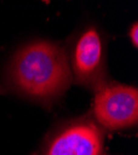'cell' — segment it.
<instances>
[{"label":"cell","mask_w":138,"mask_h":155,"mask_svg":"<svg viewBox=\"0 0 138 155\" xmlns=\"http://www.w3.org/2000/svg\"><path fill=\"white\" fill-rule=\"evenodd\" d=\"M95 115L107 129H122L138 122V91L126 84L102 87L95 98Z\"/></svg>","instance_id":"2"},{"label":"cell","mask_w":138,"mask_h":155,"mask_svg":"<svg viewBox=\"0 0 138 155\" xmlns=\"http://www.w3.org/2000/svg\"><path fill=\"white\" fill-rule=\"evenodd\" d=\"M130 37L132 38L133 45L137 46V44H138V25L137 24H134L132 26V29L130 31Z\"/></svg>","instance_id":"5"},{"label":"cell","mask_w":138,"mask_h":155,"mask_svg":"<svg viewBox=\"0 0 138 155\" xmlns=\"http://www.w3.org/2000/svg\"><path fill=\"white\" fill-rule=\"evenodd\" d=\"M102 143V133L95 124L77 123L56 135L45 155H99Z\"/></svg>","instance_id":"3"},{"label":"cell","mask_w":138,"mask_h":155,"mask_svg":"<svg viewBox=\"0 0 138 155\" xmlns=\"http://www.w3.org/2000/svg\"><path fill=\"white\" fill-rule=\"evenodd\" d=\"M102 66V41L95 29H89L80 38L73 52V72L80 82H89Z\"/></svg>","instance_id":"4"},{"label":"cell","mask_w":138,"mask_h":155,"mask_svg":"<svg viewBox=\"0 0 138 155\" xmlns=\"http://www.w3.org/2000/svg\"><path fill=\"white\" fill-rule=\"evenodd\" d=\"M9 76L20 92L37 99L62 94L71 82L65 51L47 41L32 42L19 50L11 61Z\"/></svg>","instance_id":"1"}]
</instances>
